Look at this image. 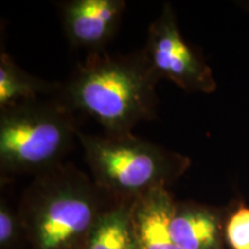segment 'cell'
<instances>
[{
	"label": "cell",
	"mask_w": 249,
	"mask_h": 249,
	"mask_svg": "<svg viewBox=\"0 0 249 249\" xmlns=\"http://www.w3.org/2000/svg\"><path fill=\"white\" fill-rule=\"evenodd\" d=\"M158 81L142 50L124 57L91 53L61 85L57 98L95 119L108 135H128L156 117Z\"/></svg>",
	"instance_id": "obj_1"
},
{
	"label": "cell",
	"mask_w": 249,
	"mask_h": 249,
	"mask_svg": "<svg viewBox=\"0 0 249 249\" xmlns=\"http://www.w3.org/2000/svg\"><path fill=\"white\" fill-rule=\"evenodd\" d=\"M112 201L86 173L62 163L35 177L18 214L31 249H82Z\"/></svg>",
	"instance_id": "obj_2"
},
{
	"label": "cell",
	"mask_w": 249,
	"mask_h": 249,
	"mask_svg": "<svg viewBox=\"0 0 249 249\" xmlns=\"http://www.w3.org/2000/svg\"><path fill=\"white\" fill-rule=\"evenodd\" d=\"M93 182L114 201H135L169 188L191 166V158L128 135L77 134Z\"/></svg>",
	"instance_id": "obj_3"
},
{
	"label": "cell",
	"mask_w": 249,
	"mask_h": 249,
	"mask_svg": "<svg viewBox=\"0 0 249 249\" xmlns=\"http://www.w3.org/2000/svg\"><path fill=\"white\" fill-rule=\"evenodd\" d=\"M79 132L74 112L58 98L0 111L2 181L22 174L37 177L62 164Z\"/></svg>",
	"instance_id": "obj_4"
},
{
	"label": "cell",
	"mask_w": 249,
	"mask_h": 249,
	"mask_svg": "<svg viewBox=\"0 0 249 249\" xmlns=\"http://www.w3.org/2000/svg\"><path fill=\"white\" fill-rule=\"evenodd\" d=\"M142 52L160 80H169L188 92L211 93L217 89L211 68L183 38L171 4H164L151 22Z\"/></svg>",
	"instance_id": "obj_5"
},
{
	"label": "cell",
	"mask_w": 249,
	"mask_h": 249,
	"mask_svg": "<svg viewBox=\"0 0 249 249\" xmlns=\"http://www.w3.org/2000/svg\"><path fill=\"white\" fill-rule=\"evenodd\" d=\"M62 28L74 48L101 53L117 34L124 0H68L60 4Z\"/></svg>",
	"instance_id": "obj_6"
},
{
	"label": "cell",
	"mask_w": 249,
	"mask_h": 249,
	"mask_svg": "<svg viewBox=\"0 0 249 249\" xmlns=\"http://www.w3.org/2000/svg\"><path fill=\"white\" fill-rule=\"evenodd\" d=\"M223 209L193 201H174L169 220L170 233L181 249H229L224 235Z\"/></svg>",
	"instance_id": "obj_7"
},
{
	"label": "cell",
	"mask_w": 249,
	"mask_h": 249,
	"mask_svg": "<svg viewBox=\"0 0 249 249\" xmlns=\"http://www.w3.org/2000/svg\"><path fill=\"white\" fill-rule=\"evenodd\" d=\"M174 200L169 189H154L133 204V224L139 249H181L170 233L169 220Z\"/></svg>",
	"instance_id": "obj_8"
},
{
	"label": "cell",
	"mask_w": 249,
	"mask_h": 249,
	"mask_svg": "<svg viewBox=\"0 0 249 249\" xmlns=\"http://www.w3.org/2000/svg\"><path fill=\"white\" fill-rule=\"evenodd\" d=\"M133 204L134 201H112L101 213L82 249H139Z\"/></svg>",
	"instance_id": "obj_9"
},
{
	"label": "cell",
	"mask_w": 249,
	"mask_h": 249,
	"mask_svg": "<svg viewBox=\"0 0 249 249\" xmlns=\"http://www.w3.org/2000/svg\"><path fill=\"white\" fill-rule=\"evenodd\" d=\"M61 85L51 83L22 70L7 52L0 54V111L38 101L39 96L60 91Z\"/></svg>",
	"instance_id": "obj_10"
},
{
	"label": "cell",
	"mask_w": 249,
	"mask_h": 249,
	"mask_svg": "<svg viewBox=\"0 0 249 249\" xmlns=\"http://www.w3.org/2000/svg\"><path fill=\"white\" fill-rule=\"evenodd\" d=\"M224 235L229 249H249V207L239 203L227 213Z\"/></svg>",
	"instance_id": "obj_11"
},
{
	"label": "cell",
	"mask_w": 249,
	"mask_h": 249,
	"mask_svg": "<svg viewBox=\"0 0 249 249\" xmlns=\"http://www.w3.org/2000/svg\"><path fill=\"white\" fill-rule=\"evenodd\" d=\"M22 238L24 227L18 211H14L5 198L0 201V249H17Z\"/></svg>",
	"instance_id": "obj_12"
}]
</instances>
